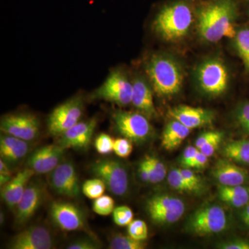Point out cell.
<instances>
[{"label": "cell", "mask_w": 249, "mask_h": 249, "mask_svg": "<svg viewBox=\"0 0 249 249\" xmlns=\"http://www.w3.org/2000/svg\"><path fill=\"white\" fill-rule=\"evenodd\" d=\"M53 247L50 232L41 226L28 227L15 236L9 245L10 249H51Z\"/></svg>", "instance_id": "15"}, {"label": "cell", "mask_w": 249, "mask_h": 249, "mask_svg": "<svg viewBox=\"0 0 249 249\" xmlns=\"http://www.w3.org/2000/svg\"><path fill=\"white\" fill-rule=\"evenodd\" d=\"M90 169L96 178L102 180L111 194L121 196L128 191V173L119 160L109 159L96 160Z\"/></svg>", "instance_id": "4"}, {"label": "cell", "mask_w": 249, "mask_h": 249, "mask_svg": "<svg viewBox=\"0 0 249 249\" xmlns=\"http://www.w3.org/2000/svg\"><path fill=\"white\" fill-rule=\"evenodd\" d=\"M213 175L222 186L244 185L248 180V173L230 160H219L214 165Z\"/></svg>", "instance_id": "21"}, {"label": "cell", "mask_w": 249, "mask_h": 249, "mask_svg": "<svg viewBox=\"0 0 249 249\" xmlns=\"http://www.w3.org/2000/svg\"><path fill=\"white\" fill-rule=\"evenodd\" d=\"M222 249H249V242L247 240H238L227 242L219 245Z\"/></svg>", "instance_id": "42"}, {"label": "cell", "mask_w": 249, "mask_h": 249, "mask_svg": "<svg viewBox=\"0 0 249 249\" xmlns=\"http://www.w3.org/2000/svg\"><path fill=\"white\" fill-rule=\"evenodd\" d=\"M223 154L229 160L249 165V141H234L223 149Z\"/></svg>", "instance_id": "25"}, {"label": "cell", "mask_w": 249, "mask_h": 249, "mask_svg": "<svg viewBox=\"0 0 249 249\" xmlns=\"http://www.w3.org/2000/svg\"><path fill=\"white\" fill-rule=\"evenodd\" d=\"M139 175L141 179L144 182L151 183V175H150V168L147 164L145 159L139 163Z\"/></svg>", "instance_id": "41"}, {"label": "cell", "mask_w": 249, "mask_h": 249, "mask_svg": "<svg viewBox=\"0 0 249 249\" xmlns=\"http://www.w3.org/2000/svg\"><path fill=\"white\" fill-rule=\"evenodd\" d=\"M193 21V12L184 2L165 6L153 23L154 30L163 40L175 41L188 34Z\"/></svg>", "instance_id": "3"}, {"label": "cell", "mask_w": 249, "mask_h": 249, "mask_svg": "<svg viewBox=\"0 0 249 249\" xmlns=\"http://www.w3.org/2000/svg\"><path fill=\"white\" fill-rule=\"evenodd\" d=\"M235 46L247 70H249V29H242L235 36Z\"/></svg>", "instance_id": "27"}, {"label": "cell", "mask_w": 249, "mask_h": 249, "mask_svg": "<svg viewBox=\"0 0 249 249\" xmlns=\"http://www.w3.org/2000/svg\"><path fill=\"white\" fill-rule=\"evenodd\" d=\"M115 209V203L112 197L108 196H99L94 199L93 203V211L95 213L101 216H107L112 213Z\"/></svg>", "instance_id": "31"}, {"label": "cell", "mask_w": 249, "mask_h": 249, "mask_svg": "<svg viewBox=\"0 0 249 249\" xmlns=\"http://www.w3.org/2000/svg\"><path fill=\"white\" fill-rule=\"evenodd\" d=\"M35 175V172L31 168H25L1 187V198L9 209L16 208L22 199L29 181Z\"/></svg>", "instance_id": "19"}, {"label": "cell", "mask_w": 249, "mask_h": 249, "mask_svg": "<svg viewBox=\"0 0 249 249\" xmlns=\"http://www.w3.org/2000/svg\"><path fill=\"white\" fill-rule=\"evenodd\" d=\"M106 186L101 178H96L92 179L87 180L83 186L82 192L87 197L96 199L103 196L106 190Z\"/></svg>", "instance_id": "28"}, {"label": "cell", "mask_w": 249, "mask_h": 249, "mask_svg": "<svg viewBox=\"0 0 249 249\" xmlns=\"http://www.w3.org/2000/svg\"><path fill=\"white\" fill-rule=\"evenodd\" d=\"M113 220L119 227L128 226L134 220V213L132 209L127 206L116 207L112 213Z\"/></svg>", "instance_id": "32"}, {"label": "cell", "mask_w": 249, "mask_h": 249, "mask_svg": "<svg viewBox=\"0 0 249 249\" xmlns=\"http://www.w3.org/2000/svg\"><path fill=\"white\" fill-rule=\"evenodd\" d=\"M68 249H98L100 246L95 241L89 238L80 239L70 244L67 247Z\"/></svg>", "instance_id": "39"}, {"label": "cell", "mask_w": 249, "mask_h": 249, "mask_svg": "<svg viewBox=\"0 0 249 249\" xmlns=\"http://www.w3.org/2000/svg\"><path fill=\"white\" fill-rule=\"evenodd\" d=\"M179 170L187 182L193 186L196 192L199 191L201 186V181L199 177H198L193 170H190L189 168H184L183 169Z\"/></svg>", "instance_id": "38"}, {"label": "cell", "mask_w": 249, "mask_h": 249, "mask_svg": "<svg viewBox=\"0 0 249 249\" xmlns=\"http://www.w3.org/2000/svg\"><path fill=\"white\" fill-rule=\"evenodd\" d=\"M222 138L223 134L222 132H219L217 136H215L213 139H211L209 142H206L204 145H203L199 149V150L205 155L207 156L208 157H211V156L214 155V152L217 150L219 144L222 142Z\"/></svg>", "instance_id": "37"}, {"label": "cell", "mask_w": 249, "mask_h": 249, "mask_svg": "<svg viewBox=\"0 0 249 249\" xmlns=\"http://www.w3.org/2000/svg\"><path fill=\"white\" fill-rule=\"evenodd\" d=\"M114 139L109 134L101 133L95 140L94 145L96 151L101 155H109L114 151Z\"/></svg>", "instance_id": "34"}, {"label": "cell", "mask_w": 249, "mask_h": 249, "mask_svg": "<svg viewBox=\"0 0 249 249\" xmlns=\"http://www.w3.org/2000/svg\"><path fill=\"white\" fill-rule=\"evenodd\" d=\"M145 159L150 168L151 183L161 182L167 175L166 168L164 163L160 159L153 156H146Z\"/></svg>", "instance_id": "29"}, {"label": "cell", "mask_w": 249, "mask_h": 249, "mask_svg": "<svg viewBox=\"0 0 249 249\" xmlns=\"http://www.w3.org/2000/svg\"><path fill=\"white\" fill-rule=\"evenodd\" d=\"M29 142L8 134L0 137V155L7 163H17L24 159L29 152Z\"/></svg>", "instance_id": "22"}, {"label": "cell", "mask_w": 249, "mask_h": 249, "mask_svg": "<svg viewBox=\"0 0 249 249\" xmlns=\"http://www.w3.org/2000/svg\"><path fill=\"white\" fill-rule=\"evenodd\" d=\"M242 219L246 225L249 227V203L246 206L245 209H244L243 212H242Z\"/></svg>", "instance_id": "46"}, {"label": "cell", "mask_w": 249, "mask_h": 249, "mask_svg": "<svg viewBox=\"0 0 249 249\" xmlns=\"http://www.w3.org/2000/svg\"><path fill=\"white\" fill-rule=\"evenodd\" d=\"M183 201L169 195H157L147 201L146 209L150 219L157 224H173L185 212Z\"/></svg>", "instance_id": "8"}, {"label": "cell", "mask_w": 249, "mask_h": 249, "mask_svg": "<svg viewBox=\"0 0 249 249\" xmlns=\"http://www.w3.org/2000/svg\"><path fill=\"white\" fill-rule=\"evenodd\" d=\"M49 213L54 224L62 231H76L86 227L84 213L76 205L55 201L51 204Z\"/></svg>", "instance_id": "12"}, {"label": "cell", "mask_w": 249, "mask_h": 249, "mask_svg": "<svg viewBox=\"0 0 249 249\" xmlns=\"http://www.w3.org/2000/svg\"><path fill=\"white\" fill-rule=\"evenodd\" d=\"M4 160H0V174L1 175H11V172Z\"/></svg>", "instance_id": "45"}, {"label": "cell", "mask_w": 249, "mask_h": 249, "mask_svg": "<svg viewBox=\"0 0 249 249\" xmlns=\"http://www.w3.org/2000/svg\"><path fill=\"white\" fill-rule=\"evenodd\" d=\"M218 133H219V132H208L203 133L196 139V147L199 150L206 142H209L211 139H213L215 136H217Z\"/></svg>", "instance_id": "44"}, {"label": "cell", "mask_w": 249, "mask_h": 249, "mask_svg": "<svg viewBox=\"0 0 249 249\" xmlns=\"http://www.w3.org/2000/svg\"><path fill=\"white\" fill-rule=\"evenodd\" d=\"M191 130L179 121L173 119L165 126L162 134V147L167 150L178 148L188 137Z\"/></svg>", "instance_id": "23"}, {"label": "cell", "mask_w": 249, "mask_h": 249, "mask_svg": "<svg viewBox=\"0 0 249 249\" xmlns=\"http://www.w3.org/2000/svg\"><path fill=\"white\" fill-rule=\"evenodd\" d=\"M197 80L204 92L217 96L227 89L229 73L222 61L213 59L205 62L199 67Z\"/></svg>", "instance_id": "11"}, {"label": "cell", "mask_w": 249, "mask_h": 249, "mask_svg": "<svg viewBox=\"0 0 249 249\" xmlns=\"http://www.w3.org/2000/svg\"><path fill=\"white\" fill-rule=\"evenodd\" d=\"M236 118L242 128L249 133V103H244L237 107Z\"/></svg>", "instance_id": "36"}, {"label": "cell", "mask_w": 249, "mask_h": 249, "mask_svg": "<svg viewBox=\"0 0 249 249\" xmlns=\"http://www.w3.org/2000/svg\"><path fill=\"white\" fill-rule=\"evenodd\" d=\"M65 150L58 143L39 147L28 158V168L36 174L50 173L62 161Z\"/></svg>", "instance_id": "14"}, {"label": "cell", "mask_w": 249, "mask_h": 249, "mask_svg": "<svg viewBox=\"0 0 249 249\" xmlns=\"http://www.w3.org/2000/svg\"><path fill=\"white\" fill-rule=\"evenodd\" d=\"M49 183L58 195L75 198L79 196V178L74 165L70 161H62L49 175Z\"/></svg>", "instance_id": "13"}, {"label": "cell", "mask_w": 249, "mask_h": 249, "mask_svg": "<svg viewBox=\"0 0 249 249\" xmlns=\"http://www.w3.org/2000/svg\"><path fill=\"white\" fill-rule=\"evenodd\" d=\"M44 197L43 185L39 182L29 183L16 208V224L20 227L29 222L40 208Z\"/></svg>", "instance_id": "16"}, {"label": "cell", "mask_w": 249, "mask_h": 249, "mask_svg": "<svg viewBox=\"0 0 249 249\" xmlns=\"http://www.w3.org/2000/svg\"><path fill=\"white\" fill-rule=\"evenodd\" d=\"M145 241H139L128 235L118 234L113 236L109 242L111 249H143L145 248Z\"/></svg>", "instance_id": "26"}, {"label": "cell", "mask_w": 249, "mask_h": 249, "mask_svg": "<svg viewBox=\"0 0 249 249\" xmlns=\"http://www.w3.org/2000/svg\"><path fill=\"white\" fill-rule=\"evenodd\" d=\"M199 150V149L196 146H188L185 149L181 160V163L183 168H188L190 163L194 160Z\"/></svg>", "instance_id": "40"}, {"label": "cell", "mask_w": 249, "mask_h": 249, "mask_svg": "<svg viewBox=\"0 0 249 249\" xmlns=\"http://www.w3.org/2000/svg\"><path fill=\"white\" fill-rule=\"evenodd\" d=\"M168 183L173 189L181 193H193L196 192L186 180L183 178L179 168H174L168 175Z\"/></svg>", "instance_id": "30"}, {"label": "cell", "mask_w": 249, "mask_h": 249, "mask_svg": "<svg viewBox=\"0 0 249 249\" xmlns=\"http://www.w3.org/2000/svg\"><path fill=\"white\" fill-rule=\"evenodd\" d=\"M225 211L219 206H211L199 209L190 218L188 230L196 235L218 233L227 228Z\"/></svg>", "instance_id": "9"}, {"label": "cell", "mask_w": 249, "mask_h": 249, "mask_svg": "<svg viewBox=\"0 0 249 249\" xmlns=\"http://www.w3.org/2000/svg\"><path fill=\"white\" fill-rule=\"evenodd\" d=\"M112 120L116 130L132 142H142L147 140L152 132L147 116L133 111H116Z\"/></svg>", "instance_id": "7"}, {"label": "cell", "mask_w": 249, "mask_h": 249, "mask_svg": "<svg viewBox=\"0 0 249 249\" xmlns=\"http://www.w3.org/2000/svg\"><path fill=\"white\" fill-rule=\"evenodd\" d=\"M209 157L205 155L204 153H202L199 150V152L196 154V157L194 160H192L191 163H190L189 166L188 168H204L205 165L207 164L208 160H209Z\"/></svg>", "instance_id": "43"}, {"label": "cell", "mask_w": 249, "mask_h": 249, "mask_svg": "<svg viewBox=\"0 0 249 249\" xmlns=\"http://www.w3.org/2000/svg\"><path fill=\"white\" fill-rule=\"evenodd\" d=\"M170 117L179 121L191 129L208 125L213 122L214 114L212 111L201 107L179 106L170 109Z\"/></svg>", "instance_id": "18"}, {"label": "cell", "mask_w": 249, "mask_h": 249, "mask_svg": "<svg viewBox=\"0 0 249 249\" xmlns=\"http://www.w3.org/2000/svg\"><path fill=\"white\" fill-rule=\"evenodd\" d=\"M219 199L232 207L241 208L249 203V187L239 186H222L218 190Z\"/></svg>", "instance_id": "24"}, {"label": "cell", "mask_w": 249, "mask_h": 249, "mask_svg": "<svg viewBox=\"0 0 249 249\" xmlns=\"http://www.w3.org/2000/svg\"><path fill=\"white\" fill-rule=\"evenodd\" d=\"M133 146L132 142L126 138L114 139V152L121 158H127L132 154Z\"/></svg>", "instance_id": "35"}, {"label": "cell", "mask_w": 249, "mask_h": 249, "mask_svg": "<svg viewBox=\"0 0 249 249\" xmlns=\"http://www.w3.org/2000/svg\"><path fill=\"white\" fill-rule=\"evenodd\" d=\"M131 103L147 117L157 115L151 88L142 77H137L132 82Z\"/></svg>", "instance_id": "20"}, {"label": "cell", "mask_w": 249, "mask_h": 249, "mask_svg": "<svg viewBox=\"0 0 249 249\" xmlns=\"http://www.w3.org/2000/svg\"><path fill=\"white\" fill-rule=\"evenodd\" d=\"M97 121L91 119L80 121L59 137L58 144L65 149H83L89 146Z\"/></svg>", "instance_id": "17"}, {"label": "cell", "mask_w": 249, "mask_h": 249, "mask_svg": "<svg viewBox=\"0 0 249 249\" xmlns=\"http://www.w3.org/2000/svg\"><path fill=\"white\" fill-rule=\"evenodd\" d=\"M145 71L155 92L160 96H172L181 89L182 70L173 58L161 54H154L145 63Z\"/></svg>", "instance_id": "2"}, {"label": "cell", "mask_w": 249, "mask_h": 249, "mask_svg": "<svg viewBox=\"0 0 249 249\" xmlns=\"http://www.w3.org/2000/svg\"><path fill=\"white\" fill-rule=\"evenodd\" d=\"M127 232L132 238L139 241H145L148 236L147 224L141 219L132 221L127 226Z\"/></svg>", "instance_id": "33"}, {"label": "cell", "mask_w": 249, "mask_h": 249, "mask_svg": "<svg viewBox=\"0 0 249 249\" xmlns=\"http://www.w3.org/2000/svg\"><path fill=\"white\" fill-rule=\"evenodd\" d=\"M132 83L120 70H114L91 95L93 99L103 100L121 106L131 103Z\"/></svg>", "instance_id": "6"}, {"label": "cell", "mask_w": 249, "mask_h": 249, "mask_svg": "<svg viewBox=\"0 0 249 249\" xmlns=\"http://www.w3.org/2000/svg\"><path fill=\"white\" fill-rule=\"evenodd\" d=\"M84 110L81 96H74L62 103L49 114L47 121L49 133L60 137L64 132L80 122Z\"/></svg>", "instance_id": "5"}, {"label": "cell", "mask_w": 249, "mask_h": 249, "mask_svg": "<svg viewBox=\"0 0 249 249\" xmlns=\"http://www.w3.org/2000/svg\"><path fill=\"white\" fill-rule=\"evenodd\" d=\"M0 129L4 134L31 142L38 137L40 121L31 113H16L2 116Z\"/></svg>", "instance_id": "10"}, {"label": "cell", "mask_w": 249, "mask_h": 249, "mask_svg": "<svg viewBox=\"0 0 249 249\" xmlns=\"http://www.w3.org/2000/svg\"><path fill=\"white\" fill-rule=\"evenodd\" d=\"M0 221H1V224H2L4 221V214L3 213H1L0 214Z\"/></svg>", "instance_id": "48"}, {"label": "cell", "mask_w": 249, "mask_h": 249, "mask_svg": "<svg viewBox=\"0 0 249 249\" xmlns=\"http://www.w3.org/2000/svg\"><path fill=\"white\" fill-rule=\"evenodd\" d=\"M235 6L231 0H220L203 8L199 12L198 29L202 38L216 42L236 36L234 19Z\"/></svg>", "instance_id": "1"}, {"label": "cell", "mask_w": 249, "mask_h": 249, "mask_svg": "<svg viewBox=\"0 0 249 249\" xmlns=\"http://www.w3.org/2000/svg\"><path fill=\"white\" fill-rule=\"evenodd\" d=\"M11 178H12L11 175H1L0 174V186L1 187L4 186V185L9 182Z\"/></svg>", "instance_id": "47"}]
</instances>
